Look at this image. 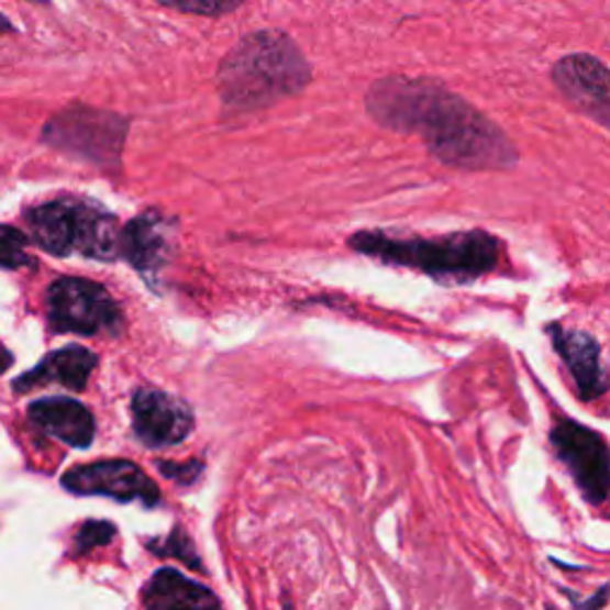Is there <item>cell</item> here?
I'll return each mask as SVG.
<instances>
[{"mask_svg":"<svg viewBox=\"0 0 610 610\" xmlns=\"http://www.w3.org/2000/svg\"><path fill=\"white\" fill-rule=\"evenodd\" d=\"M365 110L385 130L422 136L432 158L446 167L485 173L520 163L513 138L439 79H377L365 93Z\"/></svg>","mask_w":610,"mask_h":610,"instance_id":"1","label":"cell"},{"mask_svg":"<svg viewBox=\"0 0 610 610\" xmlns=\"http://www.w3.org/2000/svg\"><path fill=\"white\" fill-rule=\"evenodd\" d=\"M310 81L313 67L296 41L279 30L246 34L218 69L220 101L230 112L265 110L303 93Z\"/></svg>","mask_w":610,"mask_h":610,"instance_id":"2","label":"cell"},{"mask_svg":"<svg viewBox=\"0 0 610 610\" xmlns=\"http://www.w3.org/2000/svg\"><path fill=\"white\" fill-rule=\"evenodd\" d=\"M348 246L387 265H401L434 279L470 281L499 265L503 244L485 230L453 232L444 236H399L381 230H363Z\"/></svg>","mask_w":610,"mask_h":610,"instance_id":"3","label":"cell"},{"mask_svg":"<svg viewBox=\"0 0 610 610\" xmlns=\"http://www.w3.org/2000/svg\"><path fill=\"white\" fill-rule=\"evenodd\" d=\"M24 224L34 244L58 258L73 253L103 263L122 258L124 226L108 208L89 198H51L26 210Z\"/></svg>","mask_w":610,"mask_h":610,"instance_id":"4","label":"cell"},{"mask_svg":"<svg viewBox=\"0 0 610 610\" xmlns=\"http://www.w3.org/2000/svg\"><path fill=\"white\" fill-rule=\"evenodd\" d=\"M132 120L115 110L69 103L41 126V144L103 173H120Z\"/></svg>","mask_w":610,"mask_h":610,"instance_id":"5","label":"cell"},{"mask_svg":"<svg viewBox=\"0 0 610 610\" xmlns=\"http://www.w3.org/2000/svg\"><path fill=\"white\" fill-rule=\"evenodd\" d=\"M48 322L60 334L120 336L124 315L106 287L84 277H58L46 291Z\"/></svg>","mask_w":610,"mask_h":610,"instance_id":"6","label":"cell"},{"mask_svg":"<svg viewBox=\"0 0 610 610\" xmlns=\"http://www.w3.org/2000/svg\"><path fill=\"white\" fill-rule=\"evenodd\" d=\"M551 444L585 501L596 508L606 506L610 501V446L606 436L573 418H558L551 430Z\"/></svg>","mask_w":610,"mask_h":610,"instance_id":"7","label":"cell"},{"mask_svg":"<svg viewBox=\"0 0 610 610\" xmlns=\"http://www.w3.org/2000/svg\"><path fill=\"white\" fill-rule=\"evenodd\" d=\"M63 487L77 496H108L120 503H144L155 508L160 503V489L132 461H96L75 465L60 477Z\"/></svg>","mask_w":610,"mask_h":610,"instance_id":"8","label":"cell"},{"mask_svg":"<svg viewBox=\"0 0 610 610\" xmlns=\"http://www.w3.org/2000/svg\"><path fill=\"white\" fill-rule=\"evenodd\" d=\"M551 81L577 112L610 132V67L591 53H567L551 67Z\"/></svg>","mask_w":610,"mask_h":610,"instance_id":"9","label":"cell"},{"mask_svg":"<svg viewBox=\"0 0 610 610\" xmlns=\"http://www.w3.org/2000/svg\"><path fill=\"white\" fill-rule=\"evenodd\" d=\"M134 434L148 448L181 444L193 430V410L160 389H138L132 396Z\"/></svg>","mask_w":610,"mask_h":610,"instance_id":"10","label":"cell"},{"mask_svg":"<svg viewBox=\"0 0 610 610\" xmlns=\"http://www.w3.org/2000/svg\"><path fill=\"white\" fill-rule=\"evenodd\" d=\"M551 344L556 348L561 361L565 363L570 377L575 381V389L579 401H596L608 391V373L601 365V346L587 332L567 330L563 324H548L546 328Z\"/></svg>","mask_w":610,"mask_h":610,"instance_id":"11","label":"cell"},{"mask_svg":"<svg viewBox=\"0 0 610 610\" xmlns=\"http://www.w3.org/2000/svg\"><path fill=\"white\" fill-rule=\"evenodd\" d=\"M175 220L160 210H146L124 224L122 258L146 279L155 277L173 258Z\"/></svg>","mask_w":610,"mask_h":610,"instance_id":"12","label":"cell"},{"mask_svg":"<svg viewBox=\"0 0 610 610\" xmlns=\"http://www.w3.org/2000/svg\"><path fill=\"white\" fill-rule=\"evenodd\" d=\"M26 418L48 436L73 448H89L96 436V420L91 410L67 396H48L26 408Z\"/></svg>","mask_w":610,"mask_h":610,"instance_id":"13","label":"cell"},{"mask_svg":"<svg viewBox=\"0 0 610 610\" xmlns=\"http://www.w3.org/2000/svg\"><path fill=\"white\" fill-rule=\"evenodd\" d=\"M98 356L84 346H65L51 351L30 373H24L12 381V389L18 393H26L36 387L60 385L69 391H84L89 385V377L96 370Z\"/></svg>","mask_w":610,"mask_h":610,"instance_id":"14","label":"cell"},{"mask_svg":"<svg viewBox=\"0 0 610 610\" xmlns=\"http://www.w3.org/2000/svg\"><path fill=\"white\" fill-rule=\"evenodd\" d=\"M146 610H222L218 596L208 587L181 575L175 567H163L144 587Z\"/></svg>","mask_w":610,"mask_h":610,"instance_id":"15","label":"cell"},{"mask_svg":"<svg viewBox=\"0 0 610 610\" xmlns=\"http://www.w3.org/2000/svg\"><path fill=\"white\" fill-rule=\"evenodd\" d=\"M246 0H160L163 8L177 10L181 15H196V18H210L220 20L224 15H232Z\"/></svg>","mask_w":610,"mask_h":610,"instance_id":"16","label":"cell"},{"mask_svg":"<svg viewBox=\"0 0 610 610\" xmlns=\"http://www.w3.org/2000/svg\"><path fill=\"white\" fill-rule=\"evenodd\" d=\"M26 241L32 239H26L12 224L3 226V232H0V263H3V269H20L24 265H34L24 251Z\"/></svg>","mask_w":610,"mask_h":610,"instance_id":"17","label":"cell"},{"mask_svg":"<svg viewBox=\"0 0 610 610\" xmlns=\"http://www.w3.org/2000/svg\"><path fill=\"white\" fill-rule=\"evenodd\" d=\"M115 534H118V528L112 522H108V520H87L75 534V553H77V556H84V553L96 548V546H106Z\"/></svg>","mask_w":610,"mask_h":610,"instance_id":"18","label":"cell"},{"mask_svg":"<svg viewBox=\"0 0 610 610\" xmlns=\"http://www.w3.org/2000/svg\"><path fill=\"white\" fill-rule=\"evenodd\" d=\"M165 544L167 546H160L158 542H151L148 548L155 551V553H160V556H173V558H179L181 563H187L191 567H196V570H203L201 567V561H198V556L193 553V544H191V539L184 534L181 528H175L173 534H169L165 539Z\"/></svg>","mask_w":610,"mask_h":610,"instance_id":"19","label":"cell"},{"mask_svg":"<svg viewBox=\"0 0 610 610\" xmlns=\"http://www.w3.org/2000/svg\"><path fill=\"white\" fill-rule=\"evenodd\" d=\"M158 467H160V473L167 479L177 481L179 487H191V485H196V479L203 475V463L201 461H191V463H167V461H160Z\"/></svg>","mask_w":610,"mask_h":610,"instance_id":"20","label":"cell"},{"mask_svg":"<svg viewBox=\"0 0 610 610\" xmlns=\"http://www.w3.org/2000/svg\"><path fill=\"white\" fill-rule=\"evenodd\" d=\"M567 599L573 601V608L575 610H601V608H606L608 606V601H610V585H603L601 589H596L589 599H581V596H577L575 591H570V589H565L563 591Z\"/></svg>","mask_w":610,"mask_h":610,"instance_id":"21","label":"cell"},{"mask_svg":"<svg viewBox=\"0 0 610 610\" xmlns=\"http://www.w3.org/2000/svg\"><path fill=\"white\" fill-rule=\"evenodd\" d=\"M30 3H38V5H48L51 0H30Z\"/></svg>","mask_w":610,"mask_h":610,"instance_id":"22","label":"cell"},{"mask_svg":"<svg viewBox=\"0 0 610 610\" xmlns=\"http://www.w3.org/2000/svg\"><path fill=\"white\" fill-rule=\"evenodd\" d=\"M284 610H293V608H291V603H289V601H284Z\"/></svg>","mask_w":610,"mask_h":610,"instance_id":"23","label":"cell"}]
</instances>
